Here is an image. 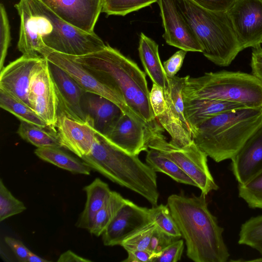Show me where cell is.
Masks as SVG:
<instances>
[{
  "mask_svg": "<svg viewBox=\"0 0 262 262\" xmlns=\"http://www.w3.org/2000/svg\"><path fill=\"white\" fill-rule=\"evenodd\" d=\"M14 7L20 18L17 48L23 54L45 57L51 49L80 56L100 51L106 45L95 32L69 24L38 0H19Z\"/></svg>",
  "mask_w": 262,
  "mask_h": 262,
  "instance_id": "6da1fadb",
  "label": "cell"
},
{
  "mask_svg": "<svg viewBox=\"0 0 262 262\" xmlns=\"http://www.w3.org/2000/svg\"><path fill=\"white\" fill-rule=\"evenodd\" d=\"M73 59L118 91L130 110L147 129L161 127L152 110L146 76L138 64L106 45L97 52Z\"/></svg>",
  "mask_w": 262,
  "mask_h": 262,
  "instance_id": "7a4b0ae2",
  "label": "cell"
},
{
  "mask_svg": "<svg viewBox=\"0 0 262 262\" xmlns=\"http://www.w3.org/2000/svg\"><path fill=\"white\" fill-rule=\"evenodd\" d=\"M206 195L172 194L167 199L171 214L186 245V255L195 262H225L230 254L224 228L208 207Z\"/></svg>",
  "mask_w": 262,
  "mask_h": 262,
  "instance_id": "3957f363",
  "label": "cell"
},
{
  "mask_svg": "<svg viewBox=\"0 0 262 262\" xmlns=\"http://www.w3.org/2000/svg\"><path fill=\"white\" fill-rule=\"evenodd\" d=\"M95 170L117 184L138 193L152 206L158 205L157 176L138 156L123 150L96 130L91 152L80 158Z\"/></svg>",
  "mask_w": 262,
  "mask_h": 262,
  "instance_id": "277c9868",
  "label": "cell"
},
{
  "mask_svg": "<svg viewBox=\"0 0 262 262\" xmlns=\"http://www.w3.org/2000/svg\"><path fill=\"white\" fill-rule=\"evenodd\" d=\"M262 125V107H244L213 116L199 124L193 140L216 162L231 159Z\"/></svg>",
  "mask_w": 262,
  "mask_h": 262,
  "instance_id": "5b68a950",
  "label": "cell"
},
{
  "mask_svg": "<svg viewBox=\"0 0 262 262\" xmlns=\"http://www.w3.org/2000/svg\"><path fill=\"white\" fill-rule=\"evenodd\" d=\"M205 57L216 65L228 66L243 50L226 12L205 9L191 0H177Z\"/></svg>",
  "mask_w": 262,
  "mask_h": 262,
  "instance_id": "8992f818",
  "label": "cell"
},
{
  "mask_svg": "<svg viewBox=\"0 0 262 262\" xmlns=\"http://www.w3.org/2000/svg\"><path fill=\"white\" fill-rule=\"evenodd\" d=\"M183 99H214L262 107V82L252 74L223 70L193 78L186 76Z\"/></svg>",
  "mask_w": 262,
  "mask_h": 262,
  "instance_id": "52a82bcc",
  "label": "cell"
},
{
  "mask_svg": "<svg viewBox=\"0 0 262 262\" xmlns=\"http://www.w3.org/2000/svg\"><path fill=\"white\" fill-rule=\"evenodd\" d=\"M163 129L147 130L149 149L159 151L175 162L196 183L201 192L207 195L219 186L215 183L207 163L206 154L193 140L189 144L178 147L168 141Z\"/></svg>",
  "mask_w": 262,
  "mask_h": 262,
  "instance_id": "ba28073f",
  "label": "cell"
},
{
  "mask_svg": "<svg viewBox=\"0 0 262 262\" xmlns=\"http://www.w3.org/2000/svg\"><path fill=\"white\" fill-rule=\"evenodd\" d=\"M45 58L67 72L85 92L98 95L112 101L125 114L141 122L128 107L123 96L118 91L76 61L71 55L51 50Z\"/></svg>",
  "mask_w": 262,
  "mask_h": 262,
  "instance_id": "9c48e42d",
  "label": "cell"
},
{
  "mask_svg": "<svg viewBox=\"0 0 262 262\" xmlns=\"http://www.w3.org/2000/svg\"><path fill=\"white\" fill-rule=\"evenodd\" d=\"M186 76H175L169 79V85L164 92L166 104L165 113L157 118L161 126L171 137L170 142L175 146L183 147L193 141L189 124L184 115L182 90Z\"/></svg>",
  "mask_w": 262,
  "mask_h": 262,
  "instance_id": "30bf717a",
  "label": "cell"
},
{
  "mask_svg": "<svg viewBox=\"0 0 262 262\" xmlns=\"http://www.w3.org/2000/svg\"><path fill=\"white\" fill-rule=\"evenodd\" d=\"M28 100L30 105L48 125L56 129L59 100L49 61L46 58L32 75Z\"/></svg>",
  "mask_w": 262,
  "mask_h": 262,
  "instance_id": "8fae6325",
  "label": "cell"
},
{
  "mask_svg": "<svg viewBox=\"0 0 262 262\" xmlns=\"http://www.w3.org/2000/svg\"><path fill=\"white\" fill-rule=\"evenodd\" d=\"M226 13L243 49L262 43V0H236Z\"/></svg>",
  "mask_w": 262,
  "mask_h": 262,
  "instance_id": "7c38bea8",
  "label": "cell"
},
{
  "mask_svg": "<svg viewBox=\"0 0 262 262\" xmlns=\"http://www.w3.org/2000/svg\"><path fill=\"white\" fill-rule=\"evenodd\" d=\"M162 19L163 37L171 46L186 52H202V47L184 16L177 0H157Z\"/></svg>",
  "mask_w": 262,
  "mask_h": 262,
  "instance_id": "4fadbf2b",
  "label": "cell"
},
{
  "mask_svg": "<svg viewBox=\"0 0 262 262\" xmlns=\"http://www.w3.org/2000/svg\"><path fill=\"white\" fill-rule=\"evenodd\" d=\"M45 59L39 54H23L9 63L0 71V90L30 105L28 94L31 77Z\"/></svg>",
  "mask_w": 262,
  "mask_h": 262,
  "instance_id": "5bb4252c",
  "label": "cell"
},
{
  "mask_svg": "<svg viewBox=\"0 0 262 262\" xmlns=\"http://www.w3.org/2000/svg\"><path fill=\"white\" fill-rule=\"evenodd\" d=\"M56 130L61 147L75 154L80 158L91 151L96 137V130L88 118L79 121L59 111Z\"/></svg>",
  "mask_w": 262,
  "mask_h": 262,
  "instance_id": "9a60e30c",
  "label": "cell"
},
{
  "mask_svg": "<svg viewBox=\"0 0 262 262\" xmlns=\"http://www.w3.org/2000/svg\"><path fill=\"white\" fill-rule=\"evenodd\" d=\"M38 1L66 22L91 33H94L103 3V0Z\"/></svg>",
  "mask_w": 262,
  "mask_h": 262,
  "instance_id": "2e32d148",
  "label": "cell"
},
{
  "mask_svg": "<svg viewBox=\"0 0 262 262\" xmlns=\"http://www.w3.org/2000/svg\"><path fill=\"white\" fill-rule=\"evenodd\" d=\"M151 221L149 208L126 199L102 234L106 246L120 245L132 232Z\"/></svg>",
  "mask_w": 262,
  "mask_h": 262,
  "instance_id": "e0dca14e",
  "label": "cell"
},
{
  "mask_svg": "<svg viewBox=\"0 0 262 262\" xmlns=\"http://www.w3.org/2000/svg\"><path fill=\"white\" fill-rule=\"evenodd\" d=\"M147 130L141 122L124 113L105 136L125 152L138 156L148 150Z\"/></svg>",
  "mask_w": 262,
  "mask_h": 262,
  "instance_id": "ac0fdd59",
  "label": "cell"
},
{
  "mask_svg": "<svg viewBox=\"0 0 262 262\" xmlns=\"http://www.w3.org/2000/svg\"><path fill=\"white\" fill-rule=\"evenodd\" d=\"M59 100V111L75 119L85 121L87 118L82 105L85 92L64 70L49 62Z\"/></svg>",
  "mask_w": 262,
  "mask_h": 262,
  "instance_id": "d6986e66",
  "label": "cell"
},
{
  "mask_svg": "<svg viewBox=\"0 0 262 262\" xmlns=\"http://www.w3.org/2000/svg\"><path fill=\"white\" fill-rule=\"evenodd\" d=\"M231 168L238 184L262 170V125L231 159Z\"/></svg>",
  "mask_w": 262,
  "mask_h": 262,
  "instance_id": "ffe728a7",
  "label": "cell"
},
{
  "mask_svg": "<svg viewBox=\"0 0 262 262\" xmlns=\"http://www.w3.org/2000/svg\"><path fill=\"white\" fill-rule=\"evenodd\" d=\"M82 105L86 116L95 129L105 136L124 113L112 101L101 96L85 92Z\"/></svg>",
  "mask_w": 262,
  "mask_h": 262,
  "instance_id": "44dd1931",
  "label": "cell"
},
{
  "mask_svg": "<svg viewBox=\"0 0 262 262\" xmlns=\"http://www.w3.org/2000/svg\"><path fill=\"white\" fill-rule=\"evenodd\" d=\"M183 99L185 117L191 134L199 124L213 116L229 111L247 107L243 104L223 100Z\"/></svg>",
  "mask_w": 262,
  "mask_h": 262,
  "instance_id": "7402d4cb",
  "label": "cell"
},
{
  "mask_svg": "<svg viewBox=\"0 0 262 262\" xmlns=\"http://www.w3.org/2000/svg\"><path fill=\"white\" fill-rule=\"evenodd\" d=\"M138 52L145 73L152 82L160 86L164 92L168 87L169 79L160 60L158 45L141 32Z\"/></svg>",
  "mask_w": 262,
  "mask_h": 262,
  "instance_id": "603a6c76",
  "label": "cell"
},
{
  "mask_svg": "<svg viewBox=\"0 0 262 262\" xmlns=\"http://www.w3.org/2000/svg\"><path fill=\"white\" fill-rule=\"evenodd\" d=\"M83 189L86 194V201L76 225L89 231L96 214L108 200L112 191L108 184L99 178H96Z\"/></svg>",
  "mask_w": 262,
  "mask_h": 262,
  "instance_id": "cb8c5ba5",
  "label": "cell"
},
{
  "mask_svg": "<svg viewBox=\"0 0 262 262\" xmlns=\"http://www.w3.org/2000/svg\"><path fill=\"white\" fill-rule=\"evenodd\" d=\"M34 153L42 160L74 174L89 175L92 170L82 160L72 156L61 147L37 148Z\"/></svg>",
  "mask_w": 262,
  "mask_h": 262,
  "instance_id": "d4e9b609",
  "label": "cell"
},
{
  "mask_svg": "<svg viewBox=\"0 0 262 262\" xmlns=\"http://www.w3.org/2000/svg\"><path fill=\"white\" fill-rule=\"evenodd\" d=\"M146 163L156 172H162L175 181L196 187V183L173 160L158 150L150 149L147 151Z\"/></svg>",
  "mask_w": 262,
  "mask_h": 262,
  "instance_id": "484cf974",
  "label": "cell"
},
{
  "mask_svg": "<svg viewBox=\"0 0 262 262\" xmlns=\"http://www.w3.org/2000/svg\"><path fill=\"white\" fill-rule=\"evenodd\" d=\"M17 133L23 139L37 148H61L56 129L50 126L43 127L20 121Z\"/></svg>",
  "mask_w": 262,
  "mask_h": 262,
  "instance_id": "4316f807",
  "label": "cell"
},
{
  "mask_svg": "<svg viewBox=\"0 0 262 262\" xmlns=\"http://www.w3.org/2000/svg\"><path fill=\"white\" fill-rule=\"evenodd\" d=\"M0 106L14 115L20 121L49 126L29 105L0 90Z\"/></svg>",
  "mask_w": 262,
  "mask_h": 262,
  "instance_id": "83f0119b",
  "label": "cell"
},
{
  "mask_svg": "<svg viewBox=\"0 0 262 262\" xmlns=\"http://www.w3.org/2000/svg\"><path fill=\"white\" fill-rule=\"evenodd\" d=\"M125 199L120 193L112 191L110 198L96 214L90 233L99 236L123 204Z\"/></svg>",
  "mask_w": 262,
  "mask_h": 262,
  "instance_id": "f1b7e54d",
  "label": "cell"
},
{
  "mask_svg": "<svg viewBox=\"0 0 262 262\" xmlns=\"http://www.w3.org/2000/svg\"><path fill=\"white\" fill-rule=\"evenodd\" d=\"M238 243L250 247L262 255V215L251 217L242 225Z\"/></svg>",
  "mask_w": 262,
  "mask_h": 262,
  "instance_id": "f546056e",
  "label": "cell"
},
{
  "mask_svg": "<svg viewBox=\"0 0 262 262\" xmlns=\"http://www.w3.org/2000/svg\"><path fill=\"white\" fill-rule=\"evenodd\" d=\"M149 212L151 221H154L162 231L177 239L182 237L167 204L152 206L149 208Z\"/></svg>",
  "mask_w": 262,
  "mask_h": 262,
  "instance_id": "4dcf8cb0",
  "label": "cell"
},
{
  "mask_svg": "<svg viewBox=\"0 0 262 262\" xmlns=\"http://www.w3.org/2000/svg\"><path fill=\"white\" fill-rule=\"evenodd\" d=\"M238 192L249 207L262 209V170L245 183L238 184Z\"/></svg>",
  "mask_w": 262,
  "mask_h": 262,
  "instance_id": "1f68e13d",
  "label": "cell"
},
{
  "mask_svg": "<svg viewBox=\"0 0 262 262\" xmlns=\"http://www.w3.org/2000/svg\"><path fill=\"white\" fill-rule=\"evenodd\" d=\"M156 227L154 221L149 222L125 237L120 246L127 252L148 249L151 236Z\"/></svg>",
  "mask_w": 262,
  "mask_h": 262,
  "instance_id": "d6a6232c",
  "label": "cell"
},
{
  "mask_svg": "<svg viewBox=\"0 0 262 262\" xmlns=\"http://www.w3.org/2000/svg\"><path fill=\"white\" fill-rule=\"evenodd\" d=\"M156 2L157 0H103L102 12L107 15L124 16Z\"/></svg>",
  "mask_w": 262,
  "mask_h": 262,
  "instance_id": "836d02e7",
  "label": "cell"
},
{
  "mask_svg": "<svg viewBox=\"0 0 262 262\" xmlns=\"http://www.w3.org/2000/svg\"><path fill=\"white\" fill-rule=\"evenodd\" d=\"M26 207L21 201L15 198L0 180V221L21 213Z\"/></svg>",
  "mask_w": 262,
  "mask_h": 262,
  "instance_id": "e575fe53",
  "label": "cell"
},
{
  "mask_svg": "<svg viewBox=\"0 0 262 262\" xmlns=\"http://www.w3.org/2000/svg\"><path fill=\"white\" fill-rule=\"evenodd\" d=\"M0 71L4 63L11 41L10 28L4 5H0Z\"/></svg>",
  "mask_w": 262,
  "mask_h": 262,
  "instance_id": "d590c367",
  "label": "cell"
},
{
  "mask_svg": "<svg viewBox=\"0 0 262 262\" xmlns=\"http://www.w3.org/2000/svg\"><path fill=\"white\" fill-rule=\"evenodd\" d=\"M184 248L183 239H176L156 253L152 262H177L181 259Z\"/></svg>",
  "mask_w": 262,
  "mask_h": 262,
  "instance_id": "8d00e7d4",
  "label": "cell"
},
{
  "mask_svg": "<svg viewBox=\"0 0 262 262\" xmlns=\"http://www.w3.org/2000/svg\"><path fill=\"white\" fill-rule=\"evenodd\" d=\"M149 100L152 110L157 119V117L165 113L166 104L163 89L154 83H153L149 92Z\"/></svg>",
  "mask_w": 262,
  "mask_h": 262,
  "instance_id": "74e56055",
  "label": "cell"
},
{
  "mask_svg": "<svg viewBox=\"0 0 262 262\" xmlns=\"http://www.w3.org/2000/svg\"><path fill=\"white\" fill-rule=\"evenodd\" d=\"M176 239H178L168 235L157 226L151 236L148 250L159 253Z\"/></svg>",
  "mask_w": 262,
  "mask_h": 262,
  "instance_id": "f35d334b",
  "label": "cell"
},
{
  "mask_svg": "<svg viewBox=\"0 0 262 262\" xmlns=\"http://www.w3.org/2000/svg\"><path fill=\"white\" fill-rule=\"evenodd\" d=\"M187 52L180 50L163 62V67L168 79L172 78L182 66Z\"/></svg>",
  "mask_w": 262,
  "mask_h": 262,
  "instance_id": "ab89813d",
  "label": "cell"
},
{
  "mask_svg": "<svg viewBox=\"0 0 262 262\" xmlns=\"http://www.w3.org/2000/svg\"><path fill=\"white\" fill-rule=\"evenodd\" d=\"M199 6L214 12H226L236 0H191Z\"/></svg>",
  "mask_w": 262,
  "mask_h": 262,
  "instance_id": "60d3db41",
  "label": "cell"
},
{
  "mask_svg": "<svg viewBox=\"0 0 262 262\" xmlns=\"http://www.w3.org/2000/svg\"><path fill=\"white\" fill-rule=\"evenodd\" d=\"M5 241L12 250L18 261L27 262L28 257L30 250L20 241L11 237L7 236L5 238Z\"/></svg>",
  "mask_w": 262,
  "mask_h": 262,
  "instance_id": "b9f144b4",
  "label": "cell"
},
{
  "mask_svg": "<svg viewBox=\"0 0 262 262\" xmlns=\"http://www.w3.org/2000/svg\"><path fill=\"white\" fill-rule=\"evenodd\" d=\"M127 257L124 262H152L156 253L148 249L127 251Z\"/></svg>",
  "mask_w": 262,
  "mask_h": 262,
  "instance_id": "7bdbcfd3",
  "label": "cell"
},
{
  "mask_svg": "<svg viewBox=\"0 0 262 262\" xmlns=\"http://www.w3.org/2000/svg\"><path fill=\"white\" fill-rule=\"evenodd\" d=\"M251 67L252 74L262 82V48L261 45L253 48Z\"/></svg>",
  "mask_w": 262,
  "mask_h": 262,
  "instance_id": "ee69618b",
  "label": "cell"
},
{
  "mask_svg": "<svg viewBox=\"0 0 262 262\" xmlns=\"http://www.w3.org/2000/svg\"><path fill=\"white\" fill-rule=\"evenodd\" d=\"M58 262H90L92 260L80 256L71 250L62 253L57 260Z\"/></svg>",
  "mask_w": 262,
  "mask_h": 262,
  "instance_id": "f6af8a7d",
  "label": "cell"
},
{
  "mask_svg": "<svg viewBox=\"0 0 262 262\" xmlns=\"http://www.w3.org/2000/svg\"><path fill=\"white\" fill-rule=\"evenodd\" d=\"M47 259H44L33 252L30 251L27 259V262H49Z\"/></svg>",
  "mask_w": 262,
  "mask_h": 262,
  "instance_id": "bcb514c9",
  "label": "cell"
}]
</instances>
